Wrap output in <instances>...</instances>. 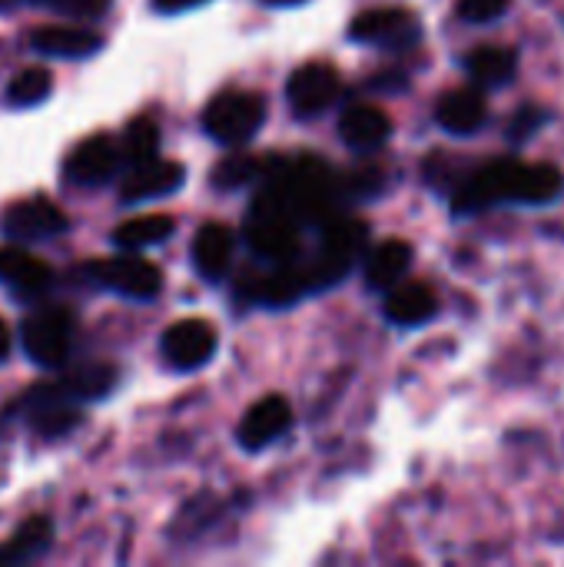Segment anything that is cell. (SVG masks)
<instances>
[{
    "instance_id": "cell-1",
    "label": "cell",
    "mask_w": 564,
    "mask_h": 567,
    "mask_svg": "<svg viewBox=\"0 0 564 567\" xmlns=\"http://www.w3.org/2000/svg\"><path fill=\"white\" fill-rule=\"evenodd\" d=\"M564 193V176L548 163L499 156L482 163L452 189V213L475 216L492 206H548Z\"/></svg>"
},
{
    "instance_id": "cell-2",
    "label": "cell",
    "mask_w": 564,
    "mask_h": 567,
    "mask_svg": "<svg viewBox=\"0 0 564 567\" xmlns=\"http://www.w3.org/2000/svg\"><path fill=\"white\" fill-rule=\"evenodd\" d=\"M283 193L296 223H326L336 213L339 179L319 156H299L279 166Z\"/></svg>"
},
{
    "instance_id": "cell-3",
    "label": "cell",
    "mask_w": 564,
    "mask_h": 567,
    "mask_svg": "<svg viewBox=\"0 0 564 567\" xmlns=\"http://www.w3.org/2000/svg\"><path fill=\"white\" fill-rule=\"evenodd\" d=\"M369 243V226L352 216H329L322 226V246L319 252L306 262L309 266V286L312 289H329L349 276L356 259L362 256Z\"/></svg>"
},
{
    "instance_id": "cell-4",
    "label": "cell",
    "mask_w": 564,
    "mask_h": 567,
    "mask_svg": "<svg viewBox=\"0 0 564 567\" xmlns=\"http://www.w3.org/2000/svg\"><path fill=\"white\" fill-rule=\"evenodd\" d=\"M266 123V100L246 90H226L213 96L203 110V126L216 143L243 146L249 143Z\"/></svg>"
},
{
    "instance_id": "cell-5",
    "label": "cell",
    "mask_w": 564,
    "mask_h": 567,
    "mask_svg": "<svg viewBox=\"0 0 564 567\" xmlns=\"http://www.w3.org/2000/svg\"><path fill=\"white\" fill-rule=\"evenodd\" d=\"M20 339L27 355L43 369H60L73 346V316L60 306L37 309L23 319Z\"/></svg>"
},
{
    "instance_id": "cell-6",
    "label": "cell",
    "mask_w": 564,
    "mask_h": 567,
    "mask_svg": "<svg viewBox=\"0 0 564 567\" xmlns=\"http://www.w3.org/2000/svg\"><path fill=\"white\" fill-rule=\"evenodd\" d=\"M86 282L113 289L126 299H153L163 289V276L153 262L140 259L136 252L126 256H113V259H96L83 269Z\"/></svg>"
},
{
    "instance_id": "cell-7",
    "label": "cell",
    "mask_w": 564,
    "mask_h": 567,
    "mask_svg": "<svg viewBox=\"0 0 564 567\" xmlns=\"http://www.w3.org/2000/svg\"><path fill=\"white\" fill-rule=\"evenodd\" d=\"M349 33H352V40L369 43V47L409 50V47H416L422 40V23L406 7H372V10H362L352 20Z\"/></svg>"
},
{
    "instance_id": "cell-8",
    "label": "cell",
    "mask_w": 564,
    "mask_h": 567,
    "mask_svg": "<svg viewBox=\"0 0 564 567\" xmlns=\"http://www.w3.org/2000/svg\"><path fill=\"white\" fill-rule=\"evenodd\" d=\"M66 229V216L60 206H53L43 196H27V199H13L10 206H3L0 213V233L13 243H40V239H53Z\"/></svg>"
},
{
    "instance_id": "cell-9",
    "label": "cell",
    "mask_w": 564,
    "mask_h": 567,
    "mask_svg": "<svg viewBox=\"0 0 564 567\" xmlns=\"http://www.w3.org/2000/svg\"><path fill=\"white\" fill-rule=\"evenodd\" d=\"M123 166V153H120V140L113 136H86L83 143H76L66 159H63V176L76 186H106L116 169Z\"/></svg>"
},
{
    "instance_id": "cell-10",
    "label": "cell",
    "mask_w": 564,
    "mask_h": 567,
    "mask_svg": "<svg viewBox=\"0 0 564 567\" xmlns=\"http://www.w3.org/2000/svg\"><path fill=\"white\" fill-rule=\"evenodd\" d=\"M216 329L206 322V319H183L176 326L166 329L163 336V359L180 369V372H193L199 365H206L213 355H216Z\"/></svg>"
},
{
    "instance_id": "cell-11",
    "label": "cell",
    "mask_w": 564,
    "mask_h": 567,
    "mask_svg": "<svg viewBox=\"0 0 564 567\" xmlns=\"http://www.w3.org/2000/svg\"><path fill=\"white\" fill-rule=\"evenodd\" d=\"M342 93V80L329 63H306L289 76L286 96L289 106L299 116H319L322 110H329Z\"/></svg>"
},
{
    "instance_id": "cell-12",
    "label": "cell",
    "mask_w": 564,
    "mask_h": 567,
    "mask_svg": "<svg viewBox=\"0 0 564 567\" xmlns=\"http://www.w3.org/2000/svg\"><path fill=\"white\" fill-rule=\"evenodd\" d=\"M186 183V166L176 159H143L136 166H130L123 186H120V199L123 203H146V199H160L176 193Z\"/></svg>"
},
{
    "instance_id": "cell-13",
    "label": "cell",
    "mask_w": 564,
    "mask_h": 567,
    "mask_svg": "<svg viewBox=\"0 0 564 567\" xmlns=\"http://www.w3.org/2000/svg\"><path fill=\"white\" fill-rule=\"evenodd\" d=\"M293 425V409L283 395H266L259 399L246 419L239 422V445L249 449V452H263L269 449L273 442L283 439V432Z\"/></svg>"
},
{
    "instance_id": "cell-14",
    "label": "cell",
    "mask_w": 564,
    "mask_h": 567,
    "mask_svg": "<svg viewBox=\"0 0 564 567\" xmlns=\"http://www.w3.org/2000/svg\"><path fill=\"white\" fill-rule=\"evenodd\" d=\"M0 286H7L17 299L30 302L53 286V269L17 246H7L0 249Z\"/></svg>"
},
{
    "instance_id": "cell-15",
    "label": "cell",
    "mask_w": 564,
    "mask_h": 567,
    "mask_svg": "<svg viewBox=\"0 0 564 567\" xmlns=\"http://www.w3.org/2000/svg\"><path fill=\"white\" fill-rule=\"evenodd\" d=\"M435 120L452 136H472L489 123V100L479 86H459L449 90L435 103Z\"/></svg>"
},
{
    "instance_id": "cell-16",
    "label": "cell",
    "mask_w": 564,
    "mask_h": 567,
    "mask_svg": "<svg viewBox=\"0 0 564 567\" xmlns=\"http://www.w3.org/2000/svg\"><path fill=\"white\" fill-rule=\"evenodd\" d=\"M233 252H236V236L229 226H223V223L199 226V233L193 239V266L203 282L226 279V272L233 266Z\"/></svg>"
},
{
    "instance_id": "cell-17",
    "label": "cell",
    "mask_w": 564,
    "mask_h": 567,
    "mask_svg": "<svg viewBox=\"0 0 564 567\" xmlns=\"http://www.w3.org/2000/svg\"><path fill=\"white\" fill-rule=\"evenodd\" d=\"M27 409H30V425H33L40 435H47V439H63V435L80 422L76 402L66 399L53 382L33 389L30 399H27Z\"/></svg>"
},
{
    "instance_id": "cell-18",
    "label": "cell",
    "mask_w": 564,
    "mask_h": 567,
    "mask_svg": "<svg viewBox=\"0 0 564 567\" xmlns=\"http://www.w3.org/2000/svg\"><path fill=\"white\" fill-rule=\"evenodd\" d=\"M30 47L43 56H66V60H80V56H93L103 47V37L96 30L86 27H37L30 30Z\"/></svg>"
},
{
    "instance_id": "cell-19",
    "label": "cell",
    "mask_w": 564,
    "mask_h": 567,
    "mask_svg": "<svg viewBox=\"0 0 564 567\" xmlns=\"http://www.w3.org/2000/svg\"><path fill=\"white\" fill-rule=\"evenodd\" d=\"M339 136L352 150H379L392 136V120L369 103H356L342 113L339 120Z\"/></svg>"
},
{
    "instance_id": "cell-20",
    "label": "cell",
    "mask_w": 564,
    "mask_h": 567,
    "mask_svg": "<svg viewBox=\"0 0 564 567\" xmlns=\"http://www.w3.org/2000/svg\"><path fill=\"white\" fill-rule=\"evenodd\" d=\"M439 299L422 282H396L386 296V319L396 326H422L435 319Z\"/></svg>"
},
{
    "instance_id": "cell-21",
    "label": "cell",
    "mask_w": 564,
    "mask_h": 567,
    "mask_svg": "<svg viewBox=\"0 0 564 567\" xmlns=\"http://www.w3.org/2000/svg\"><path fill=\"white\" fill-rule=\"evenodd\" d=\"M409 266H412V246L406 239H386L366 259V286L389 292L396 282L406 279Z\"/></svg>"
},
{
    "instance_id": "cell-22",
    "label": "cell",
    "mask_w": 564,
    "mask_h": 567,
    "mask_svg": "<svg viewBox=\"0 0 564 567\" xmlns=\"http://www.w3.org/2000/svg\"><path fill=\"white\" fill-rule=\"evenodd\" d=\"M116 369L106 365V362H83V365H73L60 382H53L66 399L73 402H93V399H103L113 392L116 385Z\"/></svg>"
},
{
    "instance_id": "cell-23",
    "label": "cell",
    "mask_w": 564,
    "mask_h": 567,
    "mask_svg": "<svg viewBox=\"0 0 564 567\" xmlns=\"http://www.w3.org/2000/svg\"><path fill=\"white\" fill-rule=\"evenodd\" d=\"M465 70L475 86H505L519 73V53L512 47H479L465 56Z\"/></svg>"
},
{
    "instance_id": "cell-24",
    "label": "cell",
    "mask_w": 564,
    "mask_h": 567,
    "mask_svg": "<svg viewBox=\"0 0 564 567\" xmlns=\"http://www.w3.org/2000/svg\"><path fill=\"white\" fill-rule=\"evenodd\" d=\"M50 538H53V528L47 518H30L23 522L10 542L0 545V565H23L30 558H40L47 548H50Z\"/></svg>"
},
{
    "instance_id": "cell-25",
    "label": "cell",
    "mask_w": 564,
    "mask_h": 567,
    "mask_svg": "<svg viewBox=\"0 0 564 567\" xmlns=\"http://www.w3.org/2000/svg\"><path fill=\"white\" fill-rule=\"evenodd\" d=\"M173 229H176L173 216H136V219H126L116 226L113 243L126 252H136V249H146V246L170 239Z\"/></svg>"
},
{
    "instance_id": "cell-26",
    "label": "cell",
    "mask_w": 564,
    "mask_h": 567,
    "mask_svg": "<svg viewBox=\"0 0 564 567\" xmlns=\"http://www.w3.org/2000/svg\"><path fill=\"white\" fill-rule=\"evenodd\" d=\"M263 166H266V163L256 159V156H249V153H233V156H226V159L216 163L209 183H213L216 189H223V193H233V189H243V186L263 179V173H266Z\"/></svg>"
},
{
    "instance_id": "cell-27",
    "label": "cell",
    "mask_w": 564,
    "mask_h": 567,
    "mask_svg": "<svg viewBox=\"0 0 564 567\" xmlns=\"http://www.w3.org/2000/svg\"><path fill=\"white\" fill-rule=\"evenodd\" d=\"M50 90H53L50 70H43V66H27V70H20V73L7 83V103L17 106V110L37 106V103H43V100L50 96Z\"/></svg>"
},
{
    "instance_id": "cell-28",
    "label": "cell",
    "mask_w": 564,
    "mask_h": 567,
    "mask_svg": "<svg viewBox=\"0 0 564 567\" xmlns=\"http://www.w3.org/2000/svg\"><path fill=\"white\" fill-rule=\"evenodd\" d=\"M160 150V130L153 120L146 116H136L133 123H126L123 136H120V153H123V163L136 166L143 159H153Z\"/></svg>"
},
{
    "instance_id": "cell-29",
    "label": "cell",
    "mask_w": 564,
    "mask_h": 567,
    "mask_svg": "<svg viewBox=\"0 0 564 567\" xmlns=\"http://www.w3.org/2000/svg\"><path fill=\"white\" fill-rule=\"evenodd\" d=\"M382 186H386V176L379 166H359L346 179H339V196L349 193L352 199H366V196H376Z\"/></svg>"
},
{
    "instance_id": "cell-30",
    "label": "cell",
    "mask_w": 564,
    "mask_h": 567,
    "mask_svg": "<svg viewBox=\"0 0 564 567\" xmlns=\"http://www.w3.org/2000/svg\"><path fill=\"white\" fill-rule=\"evenodd\" d=\"M548 120H552V113L545 106H522L509 123V140L512 143H529L539 130L548 126Z\"/></svg>"
},
{
    "instance_id": "cell-31",
    "label": "cell",
    "mask_w": 564,
    "mask_h": 567,
    "mask_svg": "<svg viewBox=\"0 0 564 567\" xmlns=\"http://www.w3.org/2000/svg\"><path fill=\"white\" fill-rule=\"evenodd\" d=\"M512 0H459V17L465 23H495L509 13Z\"/></svg>"
},
{
    "instance_id": "cell-32",
    "label": "cell",
    "mask_w": 564,
    "mask_h": 567,
    "mask_svg": "<svg viewBox=\"0 0 564 567\" xmlns=\"http://www.w3.org/2000/svg\"><path fill=\"white\" fill-rule=\"evenodd\" d=\"M60 13H66V17H100L106 7H110V0H57L53 3Z\"/></svg>"
},
{
    "instance_id": "cell-33",
    "label": "cell",
    "mask_w": 564,
    "mask_h": 567,
    "mask_svg": "<svg viewBox=\"0 0 564 567\" xmlns=\"http://www.w3.org/2000/svg\"><path fill=\"white\" fill-rule=\"evenodd\" d=\"M206 0H153V10L156 13H183V10H193Z\"/></svg>"
},
{
    "instance_id": "cell-34",
    "label": "cell",
    "mask_w": 564,
    "mask_h": 567,
    "mask_svg": "<svg viewBox=\"0 0 564 567\" xmlns=\"http://www.w3.org/2000/svg\"><path fill=\"white\" fill-rule=\"evenodd\" d=\"M7 352H10V329H7V322L0 319V362L7 359Z\"/></svg>"
},
{
    "instance_id": "cell-35",
    "label": "cell",
    "mask_w": 564,
    "mask_h": 567,
    "mask_svg": "<svg viewBox=\"0 0 564 567\" xmlns=\"http://www.w3.org/2000/svg\"><path fill=\"white\" fill-rule=\"evenodd\" d=\"M266 3H273V7H293V3H302V0H266Z\"/></svg>"
},
{
    "instance_id": "cell-36",
    "label": "cell",
    "mask_w": 564,
    "mask_h": 567,
    "mask_svg": "<svg viewBox=\"0 0 564 567\" xmlns=\"http://www.w3.org/2000/svg\"><path fill=\"white\" fill-rule=\"evenodd\" d=\"M13 3H17V0H0V10H10Z\"/></svg>"
},
{
    "instance_id": "cell-37",
    "label": "cell",
    "mask_w": 564,
    "mask_h": 567,
    "mask_svg": "<svg viewBox=\"0 0 564 567\" xmlns=\"http://www.w3.org/2000/svg\"><path fill=\"white\" fill-rule=\"evenodd\" d=\"M33 3H50V7H53V3H57V0H33Z\"/></svg>"
}]
</instances>
